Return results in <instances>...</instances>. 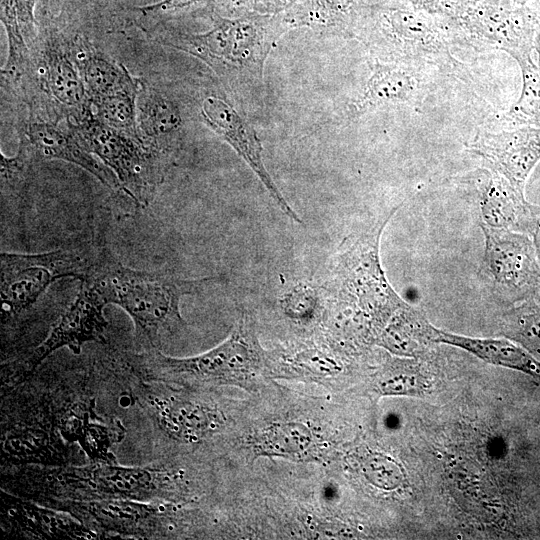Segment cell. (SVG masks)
<instances>
[{
    "mask_svg": "<svg viewBox=\"0 0 540 540\" xmlns=\"http://www.w3.org/2000/svg\"><path fill=\"white\" fill-rule=\"evenodd\" d=\"M46 496L68 501L168 499L173 493L171 478L165 471L122 467L101 462L81 468H66L32 477Z\"/></svg>",
    "mask_w": 540,
    "mask_h": 540,
    "instance_id": "obj_5",
    "label": "cell"
},
{
    "mask_svg": "<svg viewBox=\"0 0 540 540\" xmlns=\"http://www.w3.org/2000/svg\"><path fill=\"white\" fill-rule=\"evenodd\" d=\"M138 91L140 85L92 100L98 119L119 131L142 136L137 125Z\"/></svg>",
    "mask_w": 540,
    "mask_h": 540,
    "instance_id": "obj_28",
    "label": "cell"
},
{
    "mask_svg": "<svg viewBox=\"0 0 540 540\" xmlns=\"http://www.w3.org/2000/svg\"><path fill=\"white\" fill-rule=\"evenodd\" d=\"M421 71L409 65L376 62L362 94L354 103L355 112L415 100L423 90Z\"/></svg>",
    "mask_w": 540,
    "mask_h": 540,
    "instance_id": "obj_19",
    "label": "cell"
},
{
    "mask_svg": "<svg viewBox=\"0 0 540 540\" xmlns=\"http://www.w3.org/2000/svg\"><path fill=\"white\" fill-rule=\"evenodd\" d=\"M469 149L524 194L526 181L540 161V127L481 132Z\"/></svg>",
    "mask_w": 540,
    "mask_h": 540,
    "instance_id": "obj_13",
    "label": "cell"
},
{
    "mask_svg": "<svg viewBox=\"0 0 540 540\" xmlns=\"http://www.w3.org/2000/svg\"><path fill=\"white\" fill-rule=\"evenodd\" d=\"M361 470L370 483L382 489H395L402 481L397 463L381 454L367 455L362 461Z\"/></svg>",
    "mask_w": 540,
    "mask_h": 540,
    "instance_id": "obj_33",
    "label": "cell"
},
{
    "mask_svg": "<svg viewBox=\"0 0 540 540\" xmlns=\"http://www.w3.org/2000/svg\"><path fill=\"white\" fill-rule=\"evenodd\" d=\"M430 341L460 348L487 363L522 372L540 382V360L509 338L462 336L432 325Z\"/></svg>",
    "mask_w": 540,
    "mask_h": 540,
    "instance_id": "obj_17",
    "label": "cell"
},
{
    "mask_svg": "<svg viewBox=\"0 0 540 540\" xmlns=\"http://www.w3.org/2000/svg\"><path fill=\"white\" fill-rule=\"evenodd\" d=\"M480 227L484 262L496 286L514 301L533 298L540 288V262L533 240L523 232Z\"/></svg>",
    "mask_w": 540,
    "mask_h": 540,
    "instance_id": "obj_10",
    "label": "cell"
},
{
    "mask_svg": "<svg viewBox=\"0 0 540 540\" xmlns=\"http://www.w3.org/2000/svg\"><path fill=\"white\" fill-rule=\"evenodd\" d=\"M79 0H42L43 2V5L49 7V8H52V7H56V8H63V7H67L68 4L70 3H74V2H77Z\"/></svg>",
    "mask_w": 540,
    "mask_h": 540,
    "instance_id": "obj_37",
    "label": "cell"
},
{
    "mask_svg": "<svg viewBox=\"0 0 540 540\" xmlns=\"http://www.w3.org/2000/svg\"><path fill=\"white\" fill-rule=\"evenodd\" d=\"M518 64L522 71V92L506 118L513 123L540 127V69L531 57Z\"/></svg>",
    "mask_w": 540,
    "mask_h": 540,
    "instance_id": "obj_30",
    "label": "cell"
},
{
    "mask_svg": "<svg viewBox=\"0 0 540 540\" xmlns=\"http://www.w3.org/2000/svg\"><path fill=\"white\" fill-rule=\"evenodd\" d=\"M203 33L169 31L163 42L202 59L229 85L250 93L263 83L266 58L279 37L291 29L284 12L248 13L235 18L214 14Z\"/></svg>",
    "mask_w": 540,
    "mask_h": 540,
    "instance_id": "obj_2",
    "label": "cell"
},
{
    "mask_svg": "<svg viewBox=\"0 0 540 540\" xmlns=\"http://www.w3.org/2000/svg\"><path fill=\"white\" fill-rule=\"evenodd\" d=\"M83 279L92 283L107 304L124 309L135 324L137 336L153 348H157L163 334L186 326L180 313L181 298L220 280L213 276L190 280L132 269L117 261L107 249L97 254Z\"/></svg>",
    "mask_w": 540,
    "mask_h": 540,
    "instance_id": "obj_1",
    "label": "cell"
},
{
    "mask_svg": "<svg viewBox=\"0 0 540 540\" xmlns=\"http://www.w3.org/2000/svg\"><path fill=\"white\" fill-rule=\"evenodd\" d=\"M431 326L421 313L407 304L381 329L377 342L397 356L415 358L431 344Z\"/></svg>",
    "mask_w": 540,
    "mask_h": 540,
    "instance_id": "obj_21",
    "label": "cell"
},
{
    "mask_svg": "<svg viewBox=\"0 0 540 540\" xmlns=\"http://www.w3.org/2000/svg\"><path fill=\"white\" fill-rule=\"evenodd\" d=\"M18 22L24 38L31 39L35 36L36 0H14Z\"/></svg>",
    "mask_w": 540,
    "mask_h": 540,
    "instance_id": "obj_35",
    "label": "cell"
},
{
    "mask_svg": "<svg viewBox=\"0 0 540 540\" xmlns=\"http://www.w3.org/2000/svg\"><path fill=\"white\" fill-rule=\"evenodd\" d=\"M160 427L171 437L197 440L214 428L213 412L200 405L174 397L147 396L144 400Z\"/></svg>",
    "mask_w": 540,
    "mask_h": 540,
    "instance_id": "obj_20",
    "label": "cell"
},
{
    "mask_svg": "<svg viewBox=\"0 0 540 540\" xmlns=\"http://www.w3.org/2000/svg\"><path fill=\"white\" fill-rule=\"evenodd\" d=\"M70 511L99 527L124 535H157L165 529L164 512L157 505L133 500L68 501Z\"/></svg>",
    "mask_w": 540,
    "mask_h": 540,
    "instance_id": "obj_14",
    "label": "cell"
},
{
    "mask_svg": "<svg viewBox=\"0 0 540 540\" xmlns=\"http://www.w3.org/2000/svg\"><path fill=\"white\" fill-rule=\"evenodd\" d=\"M217 0H160L158 2L135 7L133 10L144 18L159 22L185 16L215 14Z\"/></svg>",
    "mask_w": 540,
    "mask_h": 540,
    "instance_id": "obj_32",
    "label": "cell"
},
{
    "mask_svg": "<svg viewBox=\"0 0 540 540\" xmlns=\"http://www.w3.org/2000/svg\"><path fill=\"white\" fill-rule=\"evenodd\" d=\"M533 236V243L536 249V253L540 262V210L537 208L534 222L530 231Z\"/></svg>",
    "mask_w": 540,
    "mask_h": 540,
    "instance_id": "obj_36",
    "label": "cell"
},
{
    "mask_svg": "<svg viewBox=\"0 0 540 540\" xmlns=\"http://www.w3.org/2000/svg\"><path fill=\"white\" fill-rule=\"evenodd\" d=\"M366 6L364 0H297L284 17L290 28L354 37Z\"/></svg>",
    "mask_w": 540,
    "mask_h": 540,
    "instance_id": "obj_18",
    "label": "cell"
},
{
    "mask_svg": "<svg viewBox=\"0 0 540 540\" xmlns=\"http://www.w3.org/2000/svg\"><path fill=\"white\" fill-rule=\"evenodd\" d=\"M200 115L203 122L248 164L280 210L293 221L303 224L267 171L260 139L250 123L232 105L217 96H208L203 100Z\"/></svg>",
    "mask_w": 540,
    "mask_h": 540,
    "instance_id": "obj_11",
    "label": "cell"
},
{
    "mask_svg": "<svg viewBox=\"0 0 540 540\" xmlns=\"http://www.w3.org/2000/svg\"><path fill=\"white\" fill-rule=\"evenodd\" d=\"M79 52L78 69L91 101L139 85L123 65L95 51Z\"/></svg>",
    "mask_w": 540,
    "mask_h": 540,
    "instance_id": "obj_24",
    "label": "cell"
},
{
    "mask_svg": "<svg viewBox=\"0 0 540 540\" xmlns=\"http://www.w3.org/2000/svg\"><path fill=\"white\" fill-rule=\"evenodd\" d=\"M230 9L243 14H279L289 9L297 0H226Z\"/></svg>",
    "mask_w": 540,
    "mask_h": 540,
    "instance_id": "obj_34",
    "label": "cell"
},
{
    "mask_svg": "<svg viewBox=\"0 0 540 540\" xmlns=\"http://www.w3.org/2000/svg\"><path fill=\"white\" fill-rule=\"evenodd\" d=\"M394 212L395 209L367 232L349 239L334 266L341 296L376 317H383L385 325L407 305L388 282L379 255L382 232Z\"/></svg>",
    "mask_w": 540,
    "mask_h": 540,
    "instance_id": "obj_7",
    "label": "cell"
},
{
    "mask_svg": "<svg viewBox=\"0 0 540 540\" xmlns=\"http://www.w3.org/2000/svg\"><path fill=\"white\" fill-rule=\"evenodd\" d=\"M96 256L76 248L40 254L2 252L0 292L3 312L13 315L29 308L58 279L82 280Z\"/></svg>",
    "mask_w": 540,
    "mask_h": 540,
    "instance_id": "obj_8",
    "label": "cell"
},
{
    "mask_svg": "<svg viewBox=\"0 0 540 540\" xmlns=\"http://www.w3.org/2000/svg\"><path fill=\"white\" fill-rule=\"evenodd\" d=\"M26 142L37 156L45 159H59L73 163L88 171L108 188L122 190L117 176L102 161L89 152L73 132H64L57 126L45 122L32 121L28 124Z\"/></svg>",
    "mask_w": 540,
    "mask_h": 540,
    "instance_id": "obj_15",
    "label": "cell"
},
{
    "mask_svg": "<svg viewBox=\"0 0 540 540\" xmlns=\"http://www.w3.org/2000/svg\"><path fill=\"white\" fill-rule=\"evenodd\" d=\"M107 302L87 279L81 286L74 302L53 327L48 337L31 353L27 360V372H32L52 352L67 347L79 354L84 343L100 341L107 326L103 309Z\"/></svg>",
    "mask_w": 540,
    "mask_h": 540,
    "instance_id": "obj_12",
    "label": "cell"
},
{
    "mask_svg": "<svg viewBox=\"0 0 540 540\" xmlns=\"http://www.w3.org/2000/svg\"><path fill=\"white\" fill-rule=\"evenodd\" d=\"M430 13L400 8L389 2L367 5L354 37L383 63L437 67L456 72L462 65L451 55L447 26Z\"/></svg>",
    "mask_w": 540,
    "mask_h": 540,
    "instance_id": "obj_4",
    "label": "cell"
},
{
    "mask_svg": "<svg viewBox=\"0 0 540 540\" xmlns=\"http://www.w3.org/2000/svg\"><path fill=\"white\" fill-rule=\"evenodd\" d=\"M506 333L540 360V305L534 297L520 302L509 312Z\"/></svg>",
    "mask_w": 540,
    "mask_h": 540,
    "instance_id": "obj_29",
    "label": "cell"
},
{
    "mask_svg": "<svg viewBox=\"0 0 540 540\" xmlns=\"http://www.w3.org/2000/svg\"><path fill=\"white\" fill-rule=\"evenodd\" d=\"M131 366L149 381L183 386L251 385L268 360L251 320L243 314L231 335L217 347L194 357L174 358L153 350L130 359Z\"/></svg>",
    "mask_w": 540,
    "mask_h": 540,
    "instance_id": "obj_3",
    "label": "cell"
},
{
    "mask_svg": "<svg viewBox=\"0 0 540 540\" xmlns=\"http://www.w3.org/2000/svg\"><path fill=\"white\" fill-rule=\"evenodd\" d=\"M137 125L140 134L157 144L179 132L182 118L174 102L152 88L137 97Z\"/></svg>",
    "mask_w": 540,
    "mask_h": 540,
    "instance_id": "obj_26",
    "label": "cell"
},
{
    "mask_svg": "<svg viewBox=\"0 0 540 540\" xmlns=\"http://www.w3.org/2000/svg\"><path fill=\"white\" fill-rule=\"evenodd\" d=\"M311 430L303 423L277 422L255 432L250 439L255 455L302 459L313 446Z\"/></svg>",
    "mask_w": 540,
    "mask_h": 540,
    "instance_id": "obj_22",
    "label": "cell"
},
{
    "mask_svg": "<svg viewBox=\"0 0 540 540\" xmlns=\"http://www.w3.org/2000/svg\"><path fill=\"white\" fill-rule=\"evenodd\" d=\"M452 20L463 36L503 50L518 62L531 57L540 13L512 0H481Z\"/></svg>",
    "mask_w": 540,
    "mask_h": 540,
    "instance_id": "obj_9",
    "label": "cell"
},
{
    "mask_svg": "<svg viewBox=\"0 0 540 540\" xmlns=\"http://www.w3.org/2000/svg\"><path fill=\"white\" fill-rule=\"evenodd\" d=\"M374 390L381 396L424 397L431 392V380L413 357L388 359L374 378Z\"/></svg>",
    "mask_w": 540,
    "mask_h": 540,
    "instance_id": "obj_25",
    "label": "cell"
},
{
    "mask_svg": "<svg viewBox=\"0 0 540 540\" xmlns=\"http://www.w3.org/2000/svg\"><path fill=\"white\" fill-rule=\"evenodd\" d=\"M533 49L537 53V66L540 69V20L534 37Z\"/></svg>",
    "mask_w": 540,
    "mask_h": 540,
    "instance_id": "obj_38",
    "label": "cell"
},
{
    "mask_svg": "<svg viewBox=\"0 0 540 540\" xmlns=\"http://www.w3.org/2000/svg\"><path fill=\"white\" fill-rule=\"evenodd\" d=\"M83 146L98 156L117 176L122 190L139 205L147 206L163 178L159 146L143 136L119 131L88 111L72 126Z\"/></svg>",
    "mask_w": 540,
    "mask_h": 540,
    "instance_id": "obj_6",
    "label": "cell"
},
{
    "mask_svg": "<svg viewBox=\"0 0 540 540\" xmlns=\"http://www.w3.org/2000/svg\"><path fill=\"white\" fill-rule=\"evenodd\" d=\"M70 421L75 437L87 451L91 458L100 462H114V458L109 454V447L120 440L124 435V429L120 424L108 426L105 424H90L82 418H72Z\"/></svg>",
    "mask_w": 540,
    "mask_h": 540,
    "instance_id": "obj_31",
    "label": "cell"
},
{
    "mask_svg": "<svg viewBox=\"0 0 540 540\" xmlns=\"http://www.w3.org/2000/svg\"><path fill=\"white\" fill-rule=\"evenodd\" d=\"M512 1H515V2L521 3V4H526L530 0H512ZM536 1H540V0H536Z\"/></svg>",
    "mask_w": 540,
    "mask_h": 540,
    "instance_id": "obj_39",
    "label": "cell"
},
{
    "mask_svg": "<svg viewBox=\"0 0 540 540\" xmlns=\"http://www.w3.org/2000/svg\"><path fill=\"white\" fill-rule=\"evenodd\" d=\"M44 85L51 98L62 106L88 110V94L72 62L61 51L49 48L44 58Z\"/></svg>",
    "mask_w": 540,
    "mask_h": 540,
    "instance_id": "obj_23",
    "label": "cell"
},
{
    "mask_svg": "<svg viewBox=\"0 0 540 540\" xmlns=\"http://www.w3.org/2000/svg\"><path fill=\"white\" fill-rule=\"evenodd\" d=\"M8 514L20 528L42 538H85L94 536L80 524L29 503L11 499Z\"/></svg>",
    "mask_w": 540,
    "mask_h": 540,
    "instance_id": "obj_27",
    "label": "cell"
},
{
    "mask_svg": "<svg viewBox=\"0 0 540 540\" xmlns=\"http://www.w3.org/2000/svg\"><path fill=\"white\" fill-rule=\"evenodd\" d=\"M483 225L530 233L537 208L504 176L492 171L480 200Z\"/></svg>",
    "mask_w": 540,
    "mask_h": 540,
    "instance_id": "obj_16",
    "label": "cell"
}]
</instances>
